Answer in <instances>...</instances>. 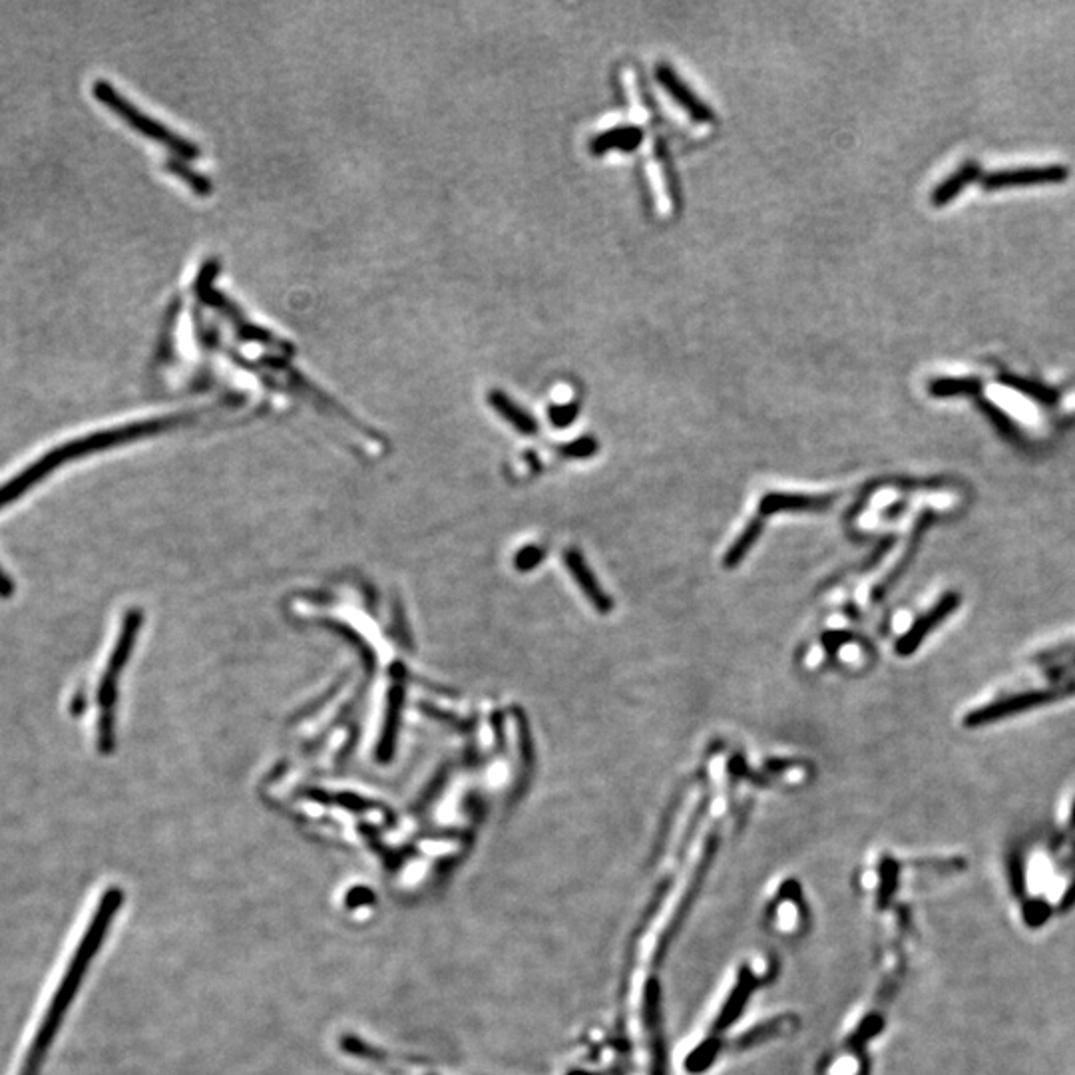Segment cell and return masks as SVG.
<instances>
[{
  "label": "cell",
  "instance_id": "9c48e42d",
  "mask_svg": "<svg viewBox=\"0 0 1075 1075\" xmlns=\"http://www.w3.org/2000/svg\"><path fill=\"white\" fill-rule=\"evenodd\" d=\"M562 558H564V564L570 570L574 582L578 584V588L586 596V600L592 604V608L598 614H610L614 610V602L606 594V590L602 588L598 578L594 576V572L588 566L584 554L580 550H576V548H568V550H564Z\"/></svg>",
  "mask_w": 1075,
  "mask_h": 1075
},
{
  "label": "cell",
  "instance_id": "9a60e30c",
  "mask_svg": "<svg viewBox=\"0 0 1075 1075\" xmlns=\"http://www.w3.org/2000/svg\"><path fill=\"white\" fill-rule=\"evenodd\" d=\"M1002 383L1010 389H1016L1018 393L1022 395H1028L1032 397L1034 401L1038 403H1044V405H1054L1058 401V393L1050 387H1044L1036 381H1026V379H1018V377H1010V375H1004L1002 377Z\"/></svg>",
  "mask_w": 1075,
  "mask_h": 1075
},
{
  "label": "cell",
  "instance_id": "6da1fadb",
  "mask_svg": "<svg viewBox=\"0 0 1075 1075\" xmlns=\"http://www.w3.org/2000/svg\"><path fill=\"white\" fill-rule=\"evenodd\" d=\"M188 421H190V415L164 417V419H156V421L132 423V425H126V427H120V429L96 432V434L82 436L78 440L66 442V444L50 450L48 454H44L32 466H28L20 474H16L10 482L2 484L0 486V508H4L6 504H12L26 490H30L36 482L44 480V476H48L52 470L60 468L62 464H66V462H70L74 458H80V456H86V454H92V452H98V450H106V448H112L116 444H124V442L144 438V436H150V434H158V432H164L166 429L178 427L182 423L186 425Z\"/></svg>",
  "mask_w": 1075,
  "mask_h": 1075
},
{
  "label": "cell",
  "instance_id": "5b68a950",
  "mask_svg": "<svg viewBox=\"0 0 1075 1075\" xmlns=\"http://www.w3.org/2000/svg\"><path fill=\"white\" fill-rule=\"evenodd\" d=\"M655 80L691 120L701 124H709L715 120L713 108L705 104L667 62L655 64Z\"/></svg>",
  "mask_w": 1075,
  "mask_h": 1075
},
{
  "label": "cell",
  "instance_id": "2e32d148",
  "mask_svg": "<svg viewBox=\"0 0 1075 1075\" xmlns=\"http://www.w3.org/2000/svg\"><path fill=\"white\" fill-rule=\"evenodd\" d=\"M168 170L174 172L178 178H182L198 196H210L212 182L208 178H204L202 174H198L196 170H192L190 166H186L182 160L168 162Z\"/></svg>",
  "mask_w": 1075,
  "mask_h": 1075
},
{
  "label": "cell",
  "instance_id": "ffe728a7",
  "mask_svg": "<svg viewBox=\"0 0 1075 1075\" xmlns=\"http://www.w3.org/2000/svg\"><path fill=\"white\" fill-rule=\"evenodd\" d=\"M982 409H984V411L988 413V417H990V419H992V421H994V423H996V425H998V427L1002 429V432H1008V434H1012V432L1016 430V427H1014V423H1012V421H1010V419H1008V417H1006V415H1004V413H1002L1000 409H996L994 405H990V403H982Z\"/></svg>",
  "mask_w": 1075,
  "mask_h": 1075
},
{
  "label": "cell",
  "instance_id": "ac0fdd59",
  "mask_svg": "<svg viewBox=\"0 0 1075 1075\" xmlns=\"http://www.w3.org/2000/svg\"><path fill=\"white\" fill-rule=\"evenodd\" d=\"M578 413H580V405H578V403L554 405V407L548 409V419H550V423H552L556 429H566V427H570V425L578 419Z\"/></svg>",
  "mask_w": 1075,
  "mask_h": 1075
},
{
  "label": "cell",
  "instance_id": "d6986e66",
  "mask_svg": "<svg viewBox=\"0 0 1075 1075\" xmlns=\"http://www.w3.org/2000/svg\"><path fill=\"white\" fill-rule=\"evenodd\" d=\"M544 558H546V550L542 546H526L524 550H520L516 554L514 564H516V568L520 572H530L536 566H540L544 562Z\"/></svg>",
  "mask_w": 1075,
  "mask_h": 1075
},
{
  "label": "cell",
  "instance_id": "ba28073f",
  "mask_svg": "<svg viewBox=\"0 0 1075 1075\" xmlns=\"http://www.w3.org/2000/svg\"><path fill=\"white\" fill-rule=\"evenodd\" d=\"M837 496H813V494H787V492H767L759 500V512L763 516L773 514H819L833 506Z\"/></svg>",
  "mask_w": 1075,
  "mask_h": 1075
},
{
  "label": "cell",
  "instance_id": "7402d4cb",
  "mask_svg": "<svg viewBox=\"0 0 1075 1075\" xmlns=\"http://www.w3.org/2000/svg\"><path fill=\"white\" fill-rule=\"evenodd\" d=\"M10 594H12V584H10V580H8V578L2 574V570H0V596H2V598H8Z\"/></svg>",
  "mask_w": 1075,
  "mask_h": 1075
},
{
  "label": "cell",
  "instance_id": "44dd1931",
  "mask_svg": "<svg viewBox=\"0 0 1075 1075\" xmlns=\"http://www.w3.org/2000/svg\"><path fill=\"white\" fill-rule=\"evenodd\" d=\"M1046 916H1048V906L1042 904V902H1034L1032 908L1026 910V920H1028L1030 924H1034V926H1036V924H1042V922L1046 920Z\"/></svg>",
  "mask_w": 1075,
  "mask_h": 1075
},
{
  "label": "cell",
  "instance_id": "7a4b0ae2",
  "mask_svg": "<svg viewBox=\"0 0 1075 1075\" xmlns=\"http://www.w3.org/2000/svg\"><path fill=\"white\" fill-rule=\"evenodd\" d=\"M94 96L104 106H108L118 118H122L134 132L142 134L148 140L158 142L160 146L170 150L174 156H178L182 162L184 160H194V158H198L202 154L200 148L194 142L178 136L176 132H172L164 124H160L158 120L146 116L140 108H136L122 94H118L110 84L98 82L94 86Z\"/></svg>",
  "mask_w": 1075,
  "mask_h": 1075
},
{
  "label": "cell",
  "instance_id": "5bb4252c",
  "mask_svg": "<svg viewBox=\"0 0 1075 1075\" xmlns=\"http://www.w3.org/2000/svg\"><path fill=\"white\" fill-rule=\"evenodd\" d=\"M982 389V381L974 377H940L930 381L928 393L936 399H950L962 395H976Z\"/></svg>",
  "mask_w": 1075,
  "mask_h": 1075
},
{
  "label": "cell",
  "instance_id": "603a6c76",
  "mask_svg": "<svg viewBox=\"0 0 1075 1075\" xmlns=\"http://www.w3.org/2000/svg\"><path fill=\"white\" fill-rule=\"evenodd\" d=\"M1074 823H1075V813H1074Z\"/></svg>",
  "mask_w": 1075,
  "mask_h": 1075
},
{
  "label": "cell",
  "instance_id": "8fae6325",
  "mask_svg": "<svg viewBox=\"0 0 1075 1075\" xmlns=\"http://www.w3.org/2000/svg\"><path fill=\"white\" fill-rule=\"evenodd\" d=\"M488 403L492 405V409H494L506 423H510V425L518 430V432H522V434H526V436H536V434H538V430H540L538 421H536L526 409H522L518 403H514L506 393H502V391H492V393L488 395Z\"/></svg>",
  "mask_w": 1075,
  "mask_h": 1075
},
{
  "label": "cell",
  "instance_id": "7c38bea8",
  "mask_svg": "<svg viewBox=\"0 0 1075 1075\" xmlns=\"http://www.w3.org/2000/svg\"><path fill=\"white\" fill-rule=\"evenodd\" d=\"M982 172H980V166L976 162H968L964 164L962 168H958L950 178H946L934 192H932V204L936 208H942L946 204H950L952 200H956L970 184H974L976 180H980Z\"/></svg>",
  "mask_w": 1075,
  "mask_h": 1075
},
{
  "label": "cell",
  "instance_id": "e0dca14e",
  "mask_svg": "<svg viewBox=\"0 0 1075 1075\" xmlns=\"http://www.w3.org/2000/svg\"><path fill=\"white\" fill-rule=\"evenodd\" d=\"M600 450V444L594 436H580L572 442H566V444H560L558 446V452L566 458H576V460H584V458H592L596 452Z\"/></svg>",
  "mask_w": 1075,
  "mask_h": 1075
},
{
  "label": "cell",
  "instance_id": "8992f818",
  "mask_svg": "<svg viewBox=\"0 0 1075 1075\" xmlns=\"http://www.w3.org/2000/svg\"><path fill=\"white\" fill-rule=\"evenodd\" d=\"M1068 168L1064 166H1038V168H1018L994 172L982 178L984 190H1002V188H1022V186H1044V184H1062L1068 180Z\"/></svg>",
  "mask_w": 1075,
  "mask_h": 1075
},
{
  "label": "cell",
  "instance_id": "52a82bcc",
  "mask_svg": "<svg viewBox=\"0 0 1075 1075\" xmlns=\"http://www.w3.org/2000/svg\"><path fill=\"white\" fill-rule=\"evenodd\" d=\"M960 606V596L958 594H946L932 610H928L924 616H920L912 628L898 640L896 644V653L902 655V657H908L912 655L922 642L926 640V636L936 630L948 616H952L956 612V608Z\"/></svg>",
  "mask_w": 1075,
  "mask_h": 1075
},
{
  "label": "cell",
  "instance_id": "30bf717a",
  "mask_svg": "<svg viewBox=\"0 0 1075 1075\" xmlns=\"http://www.w3.org/2000/svg\"><path fill=\"white\" fill-rule=\"evenodd\" d=\"M644 130L640 126H616L590 140V154L604 156L608 152H634L644 142Z\"/></svg>",
  "mask_w": 1075,
  "mask_h": 1075
},
{
  "label": "cell",
  "instance_id": "4fadbf2b",
  "mask_svg": "<svg viewBox=\"0 0 1075 1075\" xmlns=\"http://www.w3.org/2000/svg\"><path fill=\"white\" fill-rule=\"evenodd\" d=\"M763 528H765L763 518H753V520H749L747 526H745V530L735 538V542L731 544V548L725 552V556H723V568H727V570L737 568V566L745 560V556L751 552V548L757 544V540L761 538Z\"/></svg>",
  "mask_w": 1075,
  "mask_h": 1075
},
{
  "label": "cell",
  "instance_id": "3957f363",
  "mask_svg": "<svg viewBox=\"0 0 1075 1075\" xmlns=\"http://www.w3.org/2000/svg\"><path fill=\"white\" fill-rule=\"evenodd\" d=\"M138 628V618H130L126 620V628H124V634L120 638V642L114 649V655L110 657V663H108V673L104 675L102 679V685H100V727H98V735H100V747L102 749H110V741H112V705H114V697H116V679H118V673L128 657V651H130V645H132V638H134V630Z\"/></svg>",
  "mask_w": 1075,
  "mask_h": 1075
},
{
  "label": "cell",
  "instance_id": "277c9868",
  "mask_svg": "<svg viewBox=\"0 0 1075 1075\" xmlns=\"http://www.w3.org/2000/svg\"><path fill=\"white\" fill-rule=\"evenodd\" d=\"M1074 691V687H1054V689H1040V691H1026V693H1018V695H1012V697H1006V699H1000L996 703H990L982 709H976L972 711L968 717H966V725H986V723H994V721H1000V719H1006L1010 715H1016V713H1022V711H1028V709H1034V707H1040V705H1048V703H1054L1056 699L1064 697V695H1070Z\"/></svg>",
  "mask_w": 1075,
  "mask_h": 1075
}]
</instances>
